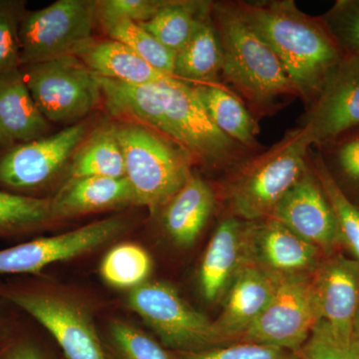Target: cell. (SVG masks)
<instances>
[{
    "mask_svg": "<svg viewBox=\"0 0 359 359\" xmlns=\"http://www.w3.org/2000/svg\"><path fill=\"white\" fill-rule=\"evenodd\" d=\"M109 359H183L139 328L114 320L109 325Z\"/></svg>",
    "mask_w": 359,
    "mask_h": 359,
    "instance_id": "4dcf8cb0",
    "label": "cell"
},
{
    "mask_svg": "<svg viewBox=\"0 0 359 359\" xmlns=\"http://www.w3.org/2000/svg\"><path fill=\"white\" fill-rule=\"evenodd\" d=\"M269 218L287 226L318 248L325 257L344 250L334 210L309 165L276 205Z\"/></svg>",
    "mask_w": 359,
    "mask_h": 359,
    "instance_id": "9a60e30c",
    "label": "cell"
},
{
    "mask_svg": "<svg viewBox=\"0 0 359 359\" xmlns=\"http://www.w3.org/2000/svg\"><path fill=\"white\" fill-rule=\"evenodd\" d=\"M129 222L112 217L53 237L40 238L0 250V276L37 275L51 264L81 256L115 240Z\"/></svg>",
    "mask_w": 359,
    "mask_h": 359,
    "instance_id": "7c38bea8",
    "label": "cell"
},
{
    "mask_svg": "<svg viewBox=\"0 0 359 359\" xmlns=\"http://www.w3.org/2000/svg\"><path fill=\"white\" fill-rule=\"evenodd\" d=\"M26 1L0 0V75L20 67V29Z\"/></svg>",
    "mask_w": 359,
    "mask_h": 359,
    "instance_id": "836d02e7",
    "label": "cell"
},
{
    "mask_svg": "<svg viewBox=\"0 0 359 359\" xmlns=\"http://www.w3.org/2000/svg\"><path fill=\"white\" fill-rule=\"evenodd\" d=\"M320 320L311 278H285L261 316L238 342L299 353Z\"/></svg>",
    "mask_w": 359,
    "mask_h": 359,
    "instance_id": "8fae6325",
    "label": "cell"
},
{
    "mask_svg": "<svg viewBox=\"0 0 359 359\" xmlns=\"http://www.w3.org/2000/svg\"><path fill=\"white\" fill-rule=\"evenodd\" d=\"M195 87L208 115L222 133L245 149L256 147L259 126L237 96L219 82Z\"/></svg>",
    "mask_w": 359,
    "mask_h": 359,
    "instance_id": "d4e9b609",
    "label": "cell"
},
{
    "mask_svg": "<svg viewBox=\"0 0 359 359\" xmlns=\"http://www.w3.org/2000/svg\"><path fill=\"white\" fill-rule=\"evenodd\" d=\"M353 332L354 335H355V337H358V339L359 340V308L358 313H356L355 320H354Z\"/></svg>",
    "mask_w": 359,
    "mask_h": 359,
    "instance_id": "ab89813d",
    "label": "cell"
},
{
    "mask_svg": "<svg viewBox=\"0 0 359 359\" xmlns=\"http://www.w3.org/2000/svg\"><path fill=\"white\" fill-rule=\"evenodd\" d=\"M212 18L223 54L222 74L257 115L271 114L289 99L301 97L275 52L233 2H212Z\"/></svg>",
    "mask_w": 359,
    "mask_h": 359,
    "instance_id": "3957f363",
    "label": "cell"
},
{
    "mask_svg": "<svg viewBox=\"0 0 359 359\" xmlns=\"http://www.w3.org/2000/svg\"><path fill=\"white\" fill-rule=\"evenodd\" d=\"M97 15L119 16L136 23L150 20L167 0H96Z\"/></svg>",
    "mask_w": 359,
    "mask_h": 359,
    "instance_id": "8d00e7d4",
    "label": "cell"
},
{
    "mask_svg": "<svg viewBox=\"0 0 359 359\" xmlns=\"http://www.w3.org/2000/svg\"><path fill=\"white\" fill-rule=\"evenodd\" d=\"M222 67L223 54L211 13L176 54L174 76L193 85L218 83Z\"/></svg>",
    "mask_w": 359,
    "mask_h": 359,
    "instance_id": "cb8c5ba5",
    "label": "cell"
},
{
    "mask_svg": "<svg viewBox=\"0 0 359 359\" xmlns=\"http://www.w3.org/2000/svg\"><path fill=\"white\" fill-rule=\"evenodd\" d=\"M299 355V359H359V340L354 334L344 337L337 334L327 323L320 320Z\"/></svg>",
    "mask_w": 359,
    "mask_h": 359,
    "instance_id": "d6a6232c",
    "label": "cell"
},
{
    "mask_svg": "<svg viewBox=\"0 0 359 359\" xmlns=\"http://www.w3.org/2000/svg\"><path fill=\"white\" fill-rule=\"evenodd\" d=\"M216 196L199 175L192 174L184 186L162 207L161 224L174 244L190 247L211 218Z\"/></svg>",
    "mask_w": 359,
    "mask_h": 359,
    "instance_id": "44dd1931",
    "label": "cell"
},
{
    "mask_svg": "<svg viewBox=\"0 0 359 359\" xmlns=\"http://www.w3.org/2000/svg\"><path fill=\"white\" fill-rule=\"evenodd\" d=\"M98 81L103 104L117 121L138 123L159 132L184 149L195 164L226 168L245 159L247 149L217 128L195 85L176 77L145 85L102 77Z\"/></svg>",
    "mask_w": 359,
    "mask_h": 359,
    "instance_id": "6da1fadb",
    "label": "cell"
},
{
    "mask_svg": "<svg viewBox=\"0 0 359 359\" xmlns=\"http://www.w3.org/2000/svg\"><path fill=\"white\" fill-rule=\"evenodd\" d=\"M53 219L51 198L29 197L0 189V238L32 233Z\"/></svg>",
    "mask_w": 359,
    "mask_h": 359,
    "instance_id": "83f0119b",
    "label": "cell"
},
{
    "mask_svg": "<svg viewBox=\"0 0 359 359\" xmlns=\"http://www.w3.org/2000/svg\"><path fill=\"white\" fill-rule=\"evenodd\" d=\"M212 4L199 0H167L150 20L138 25L177 54L190 41L201 23L211 15Z\"/></svg>",
    "mask_w": 359,
    "mask_h": 359,
    "instance_id": "484cf974",
    "label": "cell"
},
{
    "mask_svg": "<svg viewBox=\"0 0 359 359\" xmlns=\"http://www.w3.org/2000/svg\"><path fill=\"white\" fill-rule=\"evenodd\" d=\"M67 173L68 179L124 178V158L114 121L103 123L90 131L73 155Z\"/></svg>",
    "mask_w": 359,
    "mask_h": 359,
    "instance_id": "603a6c76",
    "label": "cell"
},
{
    "mask_svg": "<svg viewBox=\"0 0 359 359\" xmlns=\"http://www.w3.org/2000/svg\"><path fill=\"white\" fill-rule=\"evenodd\" d=\"M233 4L275 52L302 98L313 102L325 80L346 57L325 21L302 13L292 0Z\"/></svg>",
    "mask_w": 359,
    "mask_h": 359,
    "instance_id": "7a4b0ae2",
    "label": "cell"
},
{
    "mask_svg": "<svg viewBox=\"0 0 359 359\" xmlns=\"http://www.w3.org/2000/svg\"><path fill=\"white\" fill-rule=\"evenodd\" d=\"M90 131L89 123L81 121L57 133L0 150V189L33 197V193L67 169Z\"/></svg>",
    "mask_w": 359,
    "mask_h": 359,
    "instance_id": "30bf717a",
    "label": "cell"
},
{
    "mask_svg": "<svg viewBox=\"0 0 359 359\" xmlns=\"http://www.w3.org/2000/svg\"><path fill=\"white\" fill-rule=\"evenodd\" d=\"M6 335V323H4V318L0 316V339H4ZM0 341H1V340H0Z\"/></svg>",
    "mask_w": 359,
    "mask_h": 359,
    "instance_id": "f35d334b",
    "label": "cell"
},
{
    "mask_svg": "<svg viewBox=\"0 0 359 359\" xmlns=\"http://www.w3.org/2000/svg\"><path fill=\"white\" fill-rule=\"evenodd\" d=\"M114 123L136 205L162 208L192 176L195 163L184 149L155 130L138 123Z\"/></svg>",
    "mask_w": 359,
    "mask_h": 359,
    "instance_id": "5b68a950",
    "label": "cell"
},
{
    "mask_svg": "<svg viewBox=\"0 0 359 359\" xmlns=\"http://www.w3.org/2000/svg\"><path fill=\"white\" fill-rule=\"evenodd\" d=\"M278 278L245 262L223 299V309L214 323L226 344L238 341L261 316L280 287Z\"/></svg>",
    "mask_w": 359,
    "mask_h": 359,
    "instance_id": "e0dca14e",
    "label": "cell"
},
{
    "mask_svg": "<svg viewBox=\"0 0 359 359\" xmlns=\"http://www.w3.org/2000/svg\"><path fill=\"white\" fill-rule=\"evenodd\" d=\"M151 271L152 259L148 252L129 243L113 248L101 264L104 280L120 289H135L147 282Z\"/></svg>",
    "mask_w": 359,
    "mask_h": 359,
    "instance_id": "f546056e",
    "label": "cell"
},
{
    "mask_svg": "<svg viewBox=\"0 0 359 359\" xmlns=\"http://www.w3.org/2000/svg\"><path fill=\"white\" fill-rule=\"evenodd\" d=\"M4 346L0 347V351H1V348H2V347H4Z\"/></svg>",
    "mask_w": 359,
    "mask_h": 359,
    "instance_id": "60d3db41",
    "label": "cell"
},
{
    "mask_svg": "<svg viewBox=\"0 0 359 359\" xmlns=\"http://www.w3.org/2000/svg\"><path fill=\"white\" fill-rule=\"evenodd\" d=\"M97 18L98 25L108 39L126 45L156 69L174 76L176 53L160 43L140 25L119 16L97 15Z\"/></svg>",
    "mask_w": 359,
    "mask_h": 359,
    "instance_id": "4316f807",
    "label": "cell"
},
{
    "mask_svg": "<svg viewBox=\"0 0 359 359\" xmlns=\"http://www.w3.org/2000/svg\"><path fill=\"white\" fill-rule=\"evenodd\" d=\"M136 205L131 185L124 178H70L51 198L54 219Z\"/></svg>",
    "mask_w": 359,
    "mask_h": 359,
    "instance_id": "ffe728a7",
    "label": "cell"
},
{
    "mask_svg": "<svg viewBox=\"0 0 359 359\" xmlns=\"http://www.w3.org/2000/svg\"><path fill=\"white\" fill-rule=\"evenodd\" d=\"M0 299L41 325L68 359H108L91 318L77 302L21 282L0 283Z\"/></svg>",
    "mask_w": 359,
    "mask_h": 359,
    "instance_id": "ba28073f",
    "label": "cell"
},
{
    "mask_svg": "<svg viewBox=\"0 0 359 359\" xmlns=\"http://www.w3.org/2000/svg\"><path fill=\"white\" fill-rule=\"evenodd\" d=\"M245 262L285 280L311 278L323 252L280 222L266 218L245 222Z\"/></svg>",
    "mask_w": 359,
    "mask_h": 359,
    "instance_id": "5bb4252c",
    "label": "cell"
},
{
    "mask_svg": "<svg viewBox=\"0 0 359 359\" xmlns=\"http://www.w3.org/2000/svg\"><path fill=\"white\" fill-rule=\"evenodd\" d=\"M183 359H299V353L252 342H236L196 353H177Z\"/></svg>",
    "mask_w": 359,
    "mask_h": 359,
    "instance_id": "d590c367",
    "label": "cell"
},
{
    "mask_svg": "<svg viewBox=\"0 0 359 359\" xmlns=\"http://www.w3.org/2000/svg\"><path fill=\"white\" fill-rule=\"evenodd\" d=\"M127 304L170 351L196 353L228 346L214 321L194 309L169 283H142L130 290Z\"/></svg>",
    "mask_w": 359,
    "mask_h": 359,
    "instance_id": "8992f818",
    "label": "cell"
},
{
    "mask_svg": "<svg viewBox=\"0 0 359 359\" xmlns=\"http://www.w3.org/2000/svg\"><path fill=\"white\" fill-rule=\"evenodd\" d=\"M323 20L344 53L359 58V0L337 1Z\"/></svg>",
    "mask_w": 359,
    "mask_h": 359,
    "instance_id": "e575fe53",
    "label": "cell"
},
{
    "mask_svg": "<svg viewBox=\"0 0 359 359\" xmlns=\"http://www.w3.org/2000/svg\"><path fill=\"white\" fill-rule=\"evenodd\" d=\"M311 145L299 128L262 154L238 163L226 188L231 216L245 222L269 218L309 168Z\"/></svg>",
    "mask_w": 359,
    "mask_h": 359,
    "instance_id": "277c9868",
    "label": "cell"
},
{
    "mask_svg": "<svg viewBox=\"0 0 359 359\" xmlns=\"http://www.w3.org/2000/svg\"><path fill=\"white\" fill-rule=\"evenodd\" d=\"M320 320L344 337L353 335L359 308V264L341 252L325 257L311 276Z\"/></svg>",
    "mask_w": 359,
    "mask_h": 359,
    "instance_id": "2e32d148",
    "label": "cell"
},
{
    "mask_svg": "<svg viewBox=\"0 0 359 359\" xmlns=\"http://www.w3.org/2000/svg\"><path fill=\"white\" fill-rule=\"evenodd\" d=\"M20 68L33 100L50 123L76 124L103 102L98 77L77 56Z\"/></svg>",
    "mask_w": 359,
    "mask_h": 359,
    "instance_id": "9c48e42d",
    "label": "cell"
},
{
    "mask_svg": "<svg viewBox=\"0 0 359 359\" xmlns=\"http://www.w3.org/2000/svg\"><path fill=\"white\" fill-rule=\"evenodd\" d=\"M245 221L229 216L217 226L201 263L199 282L205 301H221L245 264Z\"/></svg>",
    "mask_w": 359,
    "mask_h": 359,
    "instance_id": "ac0fdd59",
    "label": "cell"
},
{
    "mask_svg": "<svg viewBox=\"0 0 359 359\" xmlns=\"http://www.w3.org/2000/svg\"><path fill=\"white\" fill-rule=\"evenodd\" d=\"M96 0H57L27 11L20 29V66L77 56L95 37Z\"/></svg>",
    "mask_w": 359,
    "mask_h": 359,
    "instance_id": "52a82bcc",
    "label": "cell"
},
{
    "mask_svg": "<svg viewBox=\"0 0 359 359\" xmlns=\"http://www.w3.org/2000/svg\"><path fill=\"white\" fill-rule=\"evenodd\" d=\"M301 128L311 147L359 128V58L346 54L309 104Z\"/></svg>",
    "mask_w": 359,
    "mask_h": 359,
    "instance_id": "4fadbf2b",
    "label": "cell"
},
{
    "mask_svg": "<svg viewBox=\"0 0 359 359\" xmlns=\"http://www.w3.org/2000/svg\"><path fill=\"white\" fill-rule=\"evenodd\" d=\"M313 167L332 210H334L344 250L359 264V207L353 204L328 171L321 154H313Z\"/></svg>",
    "mask_w": 359,
    "mask_h": 359,
    "instance_id": "f1b7e54d",
    "label": "cell"
},
{
    "mask_svg": "<svg viewBox=\"0 0 359 359\" xmlns=\"http://www.w3.org/2000/svg\"><path fill=\"white\" fill-rule=\"evenodd\" d=\"M51 123L33 100L20 68L0 75V150L49 135Z\"/></svg>",
    "mask_w": 359,
    "mask_h": 359,
    "instance_id": "d6986e66",
    "label": "cell"
},
{
    "mask_svg": "<svg viewBox=\"0 0 359 359\" xmlns=\"http://www.w3.org/2000/svg\"><path fill=\"white\" fill-rule=\"evenodd\" d=\"M0 359H45L37 346L23 339H11L0 351Z\"/></svg>",
    "mask_w": 359,
    "mask_h": 359,
    "instance_id": "74e56055",
    "label": "cell"
},
{
    "mask_svg": "<svg viewBox=\"0 0 359 359\" xmlns=\"http://www.w3.org/2000/svg\"><path fill=\"white\" fill-rule=\"evenodd\" d=\"M77 57L97 76L121 83L145 85L174 77L156 69L128 46L113 39H94Z\"/></svg>",
    "mask_w": 359,
    "mask_h": 359,
    "instance_id": "7402d4cb",
    "label": "cell"
},
{
    "mask_svg": "<svg viewBox=\"0 0 359 359\" xmlns=\"http://www.w3.org/2000/svg\"><path fill=\"white\" fill-rule=\"evenodd\" d=\"M327 148L328 171L346 197L351 192L359 197V128L351 130L330 142Z\"/></svg>",
    "mask_w": 359,
    "mask_h": 359,
    "instance_id": "1f68e13d",
    "label": "cell"
}]
</instances>
